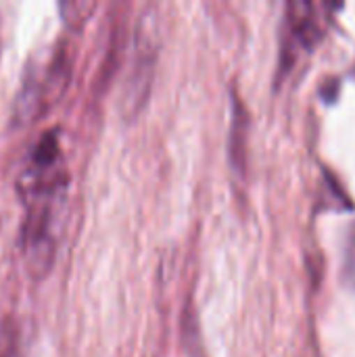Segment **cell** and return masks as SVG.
Instances as JSON below:
<instances>
[{
	"label": "cell",
	"mask_w": 355,
	"mask_h": 357,
	"mask_svg": "<svg viewBox=\"0 0 355 357\" xmlns=\"http://www.w3.org/2000/svg\"><path fill=\"white\" fill-rule=\"evenodd\" d=\"M0 357H25V337L17 320L0 322Z\"/></svg>",
	"instance_id": "6"
},
{
	"label": "cell",
	"mask_w": 355,
	"mask_h": 357,
	"mask_svg": "<svg viewBox=\"0 0 355 357\" xmlns=\"http://www.w3.org/2000/svg\"><path fill=\"white\" fill-rule=\"evenodd\" d=\"M151 19L142 21V25L136 31L134 40V56L130 63V73L126 77L123 94H121V107L126 115H134L146 100L153 73H155V54H157V40L155 31L149 25Z\"/></svg>",
	"instance_id": "4"
},
{
	"label": "cell",
	"mask_w": 355,
	"mask_h": 357,
	"mask_svg": "<svg viewBox=\"0 0 355 357\" xmlns=\"http://www.w3.org/2000/svg\"><path fill=\"white\" fill-rule=\"evenodd\" d=\"M322 38L324 25L318 6L308 0L287 2L280 38V75L289 73L303 52H314Z\"/></svg>",
	"instance_id": "3"
},
{
	"label": "cell",
	"mask_w": 355,
	"mask_h": 357,
	"mask_svg": "<svg viewBox=\"0 0 355 357\" xmlns=\"http://www.w3.org/2000/svg\"><path fill=\"white\" fill-rule=\"evenodd\" d=\"M71 79V54L65 44H54L46 59L36 61L23 73L13 102V121L23 126L40 117L67 90Z\"/></svg>",
	"instance_id": "1"
},
{
	"label": "cell",
	"mask_w": 355,
	"mask_h": 357,
	"mask_svg": "<svg viewBox=\"0 0 355 357\" xmlns=\"http://www.w3.org/2000/svg\"><path fill=\"white\" fill-rule=\"evenodd\" d=\"M67 184L69 178L63 163L61 134L59 128H50L31 144L17 178V192L23 203L38 199H65Z\"/></svg>",
	"instance_id": "2"
},
{
	"label": "cell",
	"mask_w": 355,
	"mask_h": 357,
	"mask_svg": "<svg viewBox=\"0 0 355 357\" xmlns=\"http://www.w3.org/2000/svg\"><path fill=\"white\" fill-rule=\"evenodd\" d=\"M247 132H249V113L241 96L232 92V126H230V161L236 172H243L247 165Z\"/></svg>",
	"instance_id": "5"
}]
</instances>
